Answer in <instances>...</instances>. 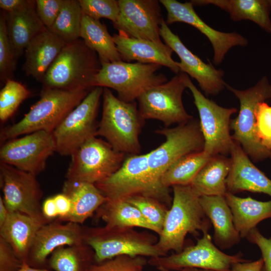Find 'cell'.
<instances>
[{
	"label": "cell",
	"mask_w": 271,
	"mask_h": 271,
	"mask_svg": "<svg viewBox=\"0 0 271 271\" xmlns=\"http://www.w3.org/2000/svg\"><path fill=\"white\" fill-rule=\"evenodd\" d=\"M173 200L167 211L162 231L156 246L167 255L168 251L181 252L187 234L208 233L211 223L201 205L200 196L190 185H175Z\"/></svg>",
	"instance_id": "obj_1"
},
{
	"label": "cell",
	"mask_w": 271,
	"mask_h": 271,
	"mask_svg": "<svg viewBox=\"0 0 271 271\" xmlns=\"http://www.w3.org/2000/svg\"><path fill=\"white\" fill-rule=\"evenodd\" d=\"M90 91L42 87L39 100L23 118L2 130L1 140L9 141L40 130L52 133Z\"/></svg>",
	"instance_id": "obj_2"
},
{
	"label": "cell",
	"mask_w": 271,
	"mask_h": 271,
	"mask_svg": "<svg viewBox=\"0 0 271 271\" xmlns=\"http://www.w3.org/2000/svg\"><path fill=\"white\" fill-rule=\"evenodd\" d=\"M101 66L97 53L80 38L65 45L41 83L43 87L91 91Z\"/></svg>",
	"instance_id": "obj_3"
},
{
	"label": "cell",
	"mask_w": 271,
	"mask_h": 271,
	"mask_svg": "<svg viewBox=\"0 0 271 271\" xmlns=\"http://www.w3.org/2000/svg\"><path fill=\"white\" fill-rule=\"evenodd\" d=\"M102 97V112L96 136L104 138L116 152L139 154V134L144 120L137 103L120 100L108 88H103Z\"/></svg>",
	"instance_id": "obj_4"
},
{
	"label": "cell",
	"mask_w": 271,
	"mask_h": 271,
	"mask_svg": "<svg viewBox=\"0 0 271 271\" xmlns=\"http://www.w3.org/2000/svg\"><path fill=\"white\" fill-rule=\"evenodd\" d=\"M95 185L107 199L145 196L159 200L169 208L172 202L169 188L153 179L147 154L129 155L114 173Z\"/></svg>",
	"instance_id": "obj_5"
},
{
	"label": "cell",
	"mask_w": 271,
	"mask_h": 271,
	"mask_svg": "<svg viewBox=\"0 0 271 271\" xmlns=\"http://www.w3.org/2000/svg\"><path fill=\"white\" fill-rule=\"evenodd\" d=\"M133 227H84V243L94 251L95 261L100 262L118 255L157 257L167 255L158 248L157 237Z\"/></svg>",
	"instance_id": "obj_6"
},
{
	"label": "cell",
	"mask_w": 271,
	"mask_h": 271,
	"mask_svg": "<svg viewBox=\"0 0 271 271\" xmlns=\"http://www.w3.org/2000/svg\"><path fill=\"white\" fill-rule=\"evenodd\" d=\"M101 64L94 87L112 88L118 98L126 102L135 101L148 89L168 81L158 72L162 67L158 64L123 61Z\"/></svg>",
	"instance_id": "obj_7"
},
{
	"label": "cell",
	"mask_w": 271,
	"mask_h": 271,
	"mask_svg": "<svg viewBox=\"0 0 271 271\" xmlns=\"http://www.w3.org/2000/svg\"><path fill=\"white\" fill-rule=\"evenodd\" d=\"M225 87L238 98L240 104L238 115L230 121L233 140L255 162L270 158L271 151L260 144L255 132L256 107L271 98V84L267 78L263 76L253 86L245 90L235 89L227 83Z\"/></svg>",
	"instance_id": "obj_8"
},
{
	"label": "cell",
	"mask_w": 271,
	"mask_h": 271,
	"mask_svg": "<svg viewBox=\"0 0 271 271\" xmlns=\"http://www.w3.org/2000/svg\"><path fill=\"white\" fill-rule=\"evenodd\" d=\"M155 132L164 136L165 141L147 153L148 163L153 179L162 184L161 178L167 169L182 157L203 151L204 140L199 120L194 118L176 127L157 129Z\"/></svg>",
	"instance_id": "obj_9"
},
{
	"label": "cell",
	"mask_w": 271,
	"mask_h": 271,
	"mask_svg": "<svg viewBox=\"0 0 271 271\" xmlns=\"http://www.w3.org/2000/svg\"><path fill=\"white\" fill-rule=\"evenodd\" d=\"M124 155L115 151L107 142L92 137L70 156L66 179L95 184L110 177L121 167Z\"/></svg>",
	"instance_id": "obj_10"
},
{
	"label": "cell",
	"mask_w": 271,
	"mask_h": 271,
	"mask_svg": "<svg viewBox=\"0 0 271 271\" xmlns=\"http://www.w3.org/2000/svg\"><path fill=\"white\" fill-rule=\"evenodd\" d=\"M189 77L186 73L180 72L169 81L144 92L137 99L143 119L160 120L166 127L192 119L193 117L187 112L182 101Z\"/></svg>",
	"instance_id": "obj_11"
},
{
	"label": "cell",
	"mask_w": 271,
	"mask_h": 271,
	"mask_svg": "<svg viewBox=\"0 0 271 271\" xmlns=\"http://www.w3.org/2000/svg\"><path fill=\"white\" fill-rule=\"evenodd\" d=\"M103 88L95 87L52 132L56 151L71 156L90 138L96 137V117Z\"/></svg>",
	"instance_id": "obj_12"
},
{
	"label": "cell",
	"mask_w": 271,
	"mask_h": 271,
	"mask_svg": "<svg viewBox=\"0 0 271 271\" xmlns=\"http://www.w3.org/2000/svg\"><path fill=\"white\" fill-rule=\"evenodd\" d=\"M187 86L192 94L200 117L204 140L203 151L209 157L230 154L234 141L230 133V117L237 109L223 107L206 98L189 77Z\"/></svg>",
	"instance_id": "obj_13"
},
{
	"label": "cell",
	"mask_w": 271,
	"mask_h": 271,
	"mask_svg": "<svg viewBox=\"0 0 271 271\" xmlns=\"http://www.w3.org/2000/svg\"><path fill=\"white\" fill-rule=\"evenodd\" d=\"M203 234L195 244L178 253L151 257L148 263L161 271L181 270L185 268L230 271L234 263L248 261L240 253L231 255L223 252L213 244L208 233Z\"/></svg>",
	"instance_id": "obj_14"
},
{
	"label": "cell",
	"mask_w": 271,
	"mask_h": 271,
	"mask_svg": "<svg viewBox=\"0 0 271 271\" xmlns=\"http://www.w3.org/2000/svg\"><path fill=\"white\" fill-rule=\"evenodd\" d=\"M0 179L3 199L9 212L27 215L42 224L51 222L42 212L43 193L36 176L1 163Z\"/></svg>",
	"instance_id": "obj_15"
},
{
	"label": "cell",
	"mask_w": 271,
	"mask_h": 271,
	"mask_svg": "<svg viewBox=\"0 0 271 271\" xmlns=\"http://www.w3.org/2000/svg\"><path fill=\"white\" fill-rule=\"evenodd\" d=\"M56 147L52 133L40 130L7 141L0 149L1 163L35 176L42 172Z\"/></svg>",
	"instance_id": "obj_16"
},
{
	"label": "cell",
	"mask_w": 271,
	"mask_h": 271,
	"mask_svg": "<svg viewBox=\"0 0 271 271\" xmlns=\"http://www.w3.org/2000/svg\"><path fill=\"white\" fill-rule=\"evenodd\" d=\"M119 14L113 23L119 34L129 38L163 44L161 39L163 18L157 0H119Z\"/></svg>",
	"instance_id": "obj_17"
},
{
	"label": "cell",
	"mask_w": 271,
	"mask_h": 271,
	"mask_svg": "<svg viewBox=\"0 0 271 271\" xmlns=\"http://www.w3.org/2000/svg\"><path fill=\"white\" fill-rule=\"evenodd\" d=\"M165 8L167 12L166 23L171 24L181 22L188 24L198 30L211 43L213 51V63L221 64L228 51L233 47H245L248 44L247 39L235 32L226 33L211 28L197 14L191 3H181L176 0L159 1Z\"/></svg>",
	"instance_id": "obj_18"
},
{
	"label": "cell",
	"mask_w": 271,
	"mask_h": 271,
	"mask_svg": "<svg viewBox=\"0 0 271 271\" xmlns=\"http://www.w3.org/2000/svg\"><path fill=\"white\" fill-rule=\"evenodd\" d=\"M160 36L165 44L179 57L180 62H177V64L180 72L194 78L207 96L216 95L226 88V83L223 79L224 72L203 62L190 51L178 36L171 30L164 20L161 24Z\"/></svg>",
	"instance_id": "obj_19"
},
{
	"label": "cell",
	"mask_w": 271,
	"mask_h": 271,
	"mask_svg": "<svg viewBox=\"0 0 271 271\" xmlns=\"http://www.w3.org/2000/svg\"><path fill=\"white\" fill-rule=\"evenodd\" d=\"M84 243V227L79 224L59 221L42 225L38 230L31 247L28 264L39 265L57 248Z\"/></svg>",
	"instance_id": "obj_20"
},
{
	"label": "cell",
	"mask_w": 271,
	"mask_h": 271,
	"mask_svg": "<svg viewBox=\"0 0 271 271\" xmlns=\"http://www.w3.org/2000/svg\"><path fill=\"white\" fill-rule=\"evenodd\" d=\"M230 155L231 167L226 180L227 191L233 194L246 191L261 193L271 197V180L251 162L235 141Z\"/></svg>",
	"instance_id": "obj_21"
},
{
	"label": "cell",
	"mask_w": 271,
	"mask_h": 271,
	"mask_svg": "<svg viewBox=\"0 0 271 271\" xmlns=\"http://www.w3.org/2000/svg\"><path fill=\"white\" fill-rule=\"evenodd\" d=\"M112 37L122 61L156 64L169 68L176 74L180 72L177 62L172 57L174 51L166 44L131 38L119 33Z\"/></svg>",
	"instance_id": "obj_22"
},
{
	"label": "cell",
	"mask_w": 271,
	"mask_h": 271,
	"mask_svg": "<svg viewBox=\"0 0 271 271\" xmlns=\"http://www.w3.org/2000/svg\"><path fill=\"white\" fill-rule=\"evenodd\" d=\"M67 43L46 29L35 37L25 50L23 70L40 82Z\"/></svg>",
	"instance_id": "obj_23"
},
{
	"label": "cell",
	"mask_w": 271,
	"mask_h": 271,
	"mask_svg": "<svg viewBox=\"0 0 271 271\" xmlns=\"http://www.w3.org/2000/svg\"><path fill=\"white\" fill-rule=\"evenodd\" d=\"M6 21L9 39L17 59L29 42L47 29L37 15L36 1L30 0L20 9L6 13Z\"/></svg>",
	"instance_id": "obj_24"
},
{
	"label": "cell",
	"mask_w": 271,
	"mask_h": 271,
	"mask_svg": "<svg viewBox=\"0 0 271 271\" xmlns=\"http://www.w3.org/2000/svg\"><path fill=\"white\" fill-rule=\"evenodd\" d=\"M203 210L212 224L213 239L216 245L227 249L237 244L241 237L236 229L233 216L224 196H201L199 198Z\"/></svg>",
	"instance_id": "obj_25"
},
{
	"label": "cell",
	"mask_w": 271,
	"mask_h": 271,
	"mask_svg": "<svg viewBox=\"0 0 271 271\" xmlns=\"http://www.w3.org/2000/svg\"><path fill=\"white\" fill-rule=\"evenodd\" d=\"M62 193L70 199L71 210L68 216L57 220L59 222L66 221L82 225L107 200V198L95 184L86 182L66 180Z\"/></svg>",
	"instance_id": "obj_26"
},
{
	"label": "cell",
	"mask_w": 271,
	"mask_h": 271,
	"mask_svg": "<svg viewBox=\"0 0 271 271\" xmlns=\"http://www.w3.org/2000/svg\"><path fill=\"white\" fill-rule=\"evenodd\" d=\"M193 6L208 5L227 12L231 20L251 21L264 31L271 34V0H192Z\"/></svg>",
	"instance_id": "obj_27"
},
{
	"label": "cell",
	"mask_w": 271,
	"mask_h": 271,
	"mask_svg": "<svg viewBox=\"0 0 271 271\" xmlns=\"http://www.w3.org/2000/svg\"><path fill=\"white\" fill-rule=\"evenodd\" d=\"M42 225L27 215L9 212L7 219L0 227V237L11 246L23 263H28L33 241Z\"/></svg>",
	"instance_id": "obj_28"
},
{
	"label": "cell",
	"mask_w": 271,
	"mask_h": 271,
	"mask_svg": "<svg viewBox=\"0 0 271 271\" xmlns=\"http://www.w3.org/2000/svg\"><path fill=\"white\" fill-rule=\"evenodd\" d=\"M224 197L241 238H246L249 232L261 221L271 218V200L260 201L251 197L240 198L229 192Z\"/></svg>",
	"instance_id": "obj_29"
},
{
	"label": "cell",
	"mask_w": 271,
	"mask_h": 271,
	"mask_svg": "<svg viewBox=\"0 0 271 271\" xmlns=\"http://www.w3.org/2000/svg\"><path fill=\"white\" fill-rule=\"evenodd\" d=\"M231 167V158L217 155L211 157L190 185L199 196H222L228 192L226 180Z\"/></svg>",
	"instance_id": "obj_30"
},
{
	"label": "cell",
	"mask_w": 271,
	"mask_h": 271,
	"mask_svg": "<svg viewBox=\"0 0 271 271\" xmlns=\"http://www.w3.org/2000/svg\"><path fill=\"white\" fill-rule=\"evenodd\" d=\"M80 38L97 53L101 63L122 61L113 37L99 21L83 14Z\"/></svg>",
	"instance_id": "obj_31"
},
{
	"label": "cell",
	"mask_w": 271,
	"mask_h": 271,
	"mask_svg": "<svg viewBox=\"0 0 271 271\" xmlns=\"http://www.w3.org/2000/svg\"><path fill=\"white\" fill-rule=\"evenodd\" d=\"M108 226L138 227L155 232L154 228L146 220L139 210L124 199H107L96 211Z\"/></svg>",
	"instance_id": "obj_32"
},
{
	"label": "cell",
	"mask_w": 271,
	"mask_h": 271,
	"mask_svg": "<svg viewBox=\"0 0 271 271\" xmlns=\"http://www.w3.org/2000/svg\"><path fill=\"white\" fill-rule=\"evenodd\" d=\"M93 260L94 251L84 243L57 248L51 254L49 264L55 271H87Z\"/></svg>",
	"instance_id": "obj_33"
},
{
	"label": "cell",
	"mask_w": 271,
	"mask_h": 271,
	"mask_svg": "<svg viewBox=\"0 0 271 271\" xmlns=\"http://www.w3.org/2000/svg\"><path fill=\"white\" fill-rule=\"evenodd\" d=\"M211 157L203 151L186 155L172 164L161 178L167 188L175 185H190L195 177Z\"/></svg>",
	"instance_id": "obj_34"
},
{
	"label": "cell",
	"mask_w": 271,
	"mask_h": 271,
	"mask_svg": "<svg viewBox=\"0 0 271 271\" xmlns=\"http://www.w3.org/2000/svg\"><path fill=\"white\" fill-rule=\"evenodd\" d=\"M83 13L79 0H65L52 27L48 29L68 43L80 39Z\"/></svg>",
	"instance_id": "obj_35"
},
{
	"label": "cell",
	"mask_w": 271,
	"mask_h": 271,
	"mask_svg": "<svg viewBox=\"0 0 271 271\" xmlns=\"http://www.w3.org/2000/svg\"><path fill=\"white\" fill-rule=\"evenodd\" d=\"M30 94V91L20 82L13 79L6 81L0 91L1 121L8 120Z\"/></svg>",
	"instance_id": "obj_36"
},
{
	"label": "cell",
	"mask_w": 271,
	"mask_h": 271,
	"mask_svg": "<svg viewBox=\"0 0 271 271\" xmlns=\"http://www.w3.org/2000/svg\"><path fill=\"white\" fill-rule=\"evenodd\" d=\"M137 207L159 235L163 229L169 208L159 200L148 196H133L126 199Z\"/></svg>",
	"instance_id": "obj_37"
},
{
	"label": "cell",
	"mask_w": 271,
	"mask_h": 271,
	"mask_svg": "<svg viewBox=\"0 0 271 271\" xmlns=\"http://www.w3.org/2000/svg\"><path fill=\"white\" fill-rule=\"evenodd\" d=\"M17 60L8 35L6 13L3 11L0 15V79L2 81L6 82L8 80L12 79Z\"/></svg>",
	"instance_id": "obj_38"
},
{
	"label": "cell",
	"mask_w": 271,
	"mask_h": 271,
	"mask_svg": "<svg viewBox=\"0 0 271 271\" xmlns=\"http://www.w3.org/2000/svg\"><path fill=\"white\" fill-rule=\"evenodd\" d=\"M148 263L144 256L120 255L92 263L87 271H143Z\"/></svg>",
	"instance_id": "obj_39"
},
{
	"label": "cell",
	"mask_w": 271,
	"mask_h": 271,
	"mask_svg": "<svg viewBox=\"0 0 271 271\" xmlns=\"http://www.w3.org/2000/svg\"><path fill=\"white\" fill-rule=\"evenodd\" d=\"M83 14L94 20L109 19L112 23L117 20L119 14L118 1L79 0Z\"/></svg>",
	"instance_id": "obj_40"
},
{
	"label": "cell",
	"mask_w": 271,
	"mask_h": 271,
	"mask_svg": "<svg viewBox=\"0 0 271 271\" xmlns=\"http://www.w3.org/2000/svg\"><path fill=\"white\" fill-rule=\"evenodd\" d=\"M255 116L256 137L263 147L271 151V106L265 102L258 103Z\"/></svg>",
	"instance_id": "obj_41"
},
{
	"label": "cell",
	"mask_w": 271,
	"mask_h": 271,
	"mask_svg": "<svg viewBox=\"0 0 271 271\" xmlns=\"http://www.w3.org/2000/svg\"><path fill=\"white\" fill-rule=\"evenodd\" d=\"M65 0H36L37 15L47 29H50L58 17Z\"/></svg>",
	"instance_id": "obj_42"
},
{
	"label": "cell",
	"mask_w": 271,
	"mask_h": 271,
	"mask_svg": "<svg viewBox=\"0 0 271 271\" xmlns=\"http://www.w3.org/2000/svg\"><path fill=\"white\" fill-rule=\"evenodd\" d=\"M246 238L261 251L263 264L260 271H271V239L264 237L256 227L249 232Z\"/></svg>",
	"instance_id": "obj_43"
},
{
	"label": "cell",
	"mask_w": 271,
	"mask_h": 271,
	"mask_svg": "<svg viewBox=\"0 0 271 271\" xmlns=\"http://www.w3.org/2000/svg\"><path fill=\"white\" fill-rule=\"evenodd\" d=\"M23 263L11 246L0 237V271H17Z\"/></svg>",
	"instance_id": "obj_44"
},
{
	"label": "cell",
	"mask_w": 271,
	"mask_h": 271,
	"mask_svg": "<svg viewBox=\"0 0 271 271\" xmlns=\"http://www.w3.org/2000/svg\"><path fill=\"white\" fill-rule=\"evenodd\" d=\"M53 198L58 212L57 220H60L68 216L71 210V202L69 198L62 193L54 196Z\"/></svg>",
	"instance_id": "obj_45"
},
{
	"label": "cell",
	"mask_w": 271,
	"mask_h": 271,
	"mask_svg": "<svg viewBox=\"0 0 271 271\" xmlns=\"http://www.w3.org/2000/svg\"><path fill=\"white\" fill-rule=\"evenodd\" d=\"M262 264V258L253 261L238 262L232 265L230 271H260Z\"/></svg>",
	"instance_id": "obj_46"
},
{
	"label": "cell",
	"mask_w": 271,
	"mask_h": 271,
	"mask_svg": "<svg viewBox=\"0 0 271 271\" xmlns=\"http://www.w3.org/2000/svg\"><path fill=\"white\" fill-rule=\"evenodd\" d=\"M42 209L44 216L50 221L58 217V212L53 197H49L44 201L42 204Z\"/></svg>",
	"instance_id": "obj_47"
},
{
	"label": "cell",
	"mask_w": 271,
	"mask_h": 271,
	"mask_svg": "<svg viewBox=\"0 0 271 271\" xmlns=\"http://www.w3.org/2000/svg\"><path fill=\"white\" fill-rule=\"evenodd\" d=\"M30 0H0V8L6 13L16 11L26 5Z\"/></svg>",
	"instance_id": "obj_48"
},
{
	"label": "cell",
	"mask_w": 271,
	"mask_h": 271,
	"mask_svg": "<svg viewBox=\"0 0 271 271\" xmlns=\"http://www.w3.org/2000/svg\"><path fill=\"white\" fill-rule=\"evenodd\" d=\"M9 214V211L6 206L3 197H0V227L6 222Z\"/></svg>",
	"instance_id": "obj_49"
},
{
	"label": "cell",
	"mask_w": 271,
	"mask_h": 271,
	"mask_svg": "<svg viewBox=\"0 0 271 271\" xmlns=\"http://www.w3.org/2000/svg\"><path fill=\"white\" fill-rule=\"evenodd\" d=\"M17 271H49L46 269L37 268L31 266L28 263H24L22 267Z\"/></svg>",
	"instance_id": "obj_50"
},
{
	"label": "cell",
	"mask_w": 271,
	"mask_h": 271,
	"mask_svg": "<svg viewBox=\"0 0 271 271\" xmlns=\"http://www.w3.org/2000/svg\"><path fill=\"white\" fill-rule=\"evenodd\" d=\"M180 271H200V269L196 268H185Z\"/></svg>",
	"instance_id": "obj_51"
},
{
	"label": "cell",
	"mask_w": 271,
	"mask_h": 271,
	"mask_svg": "<svg viewBox=\"0 0 271 271\" xmlns=\"http://www.w3.org/2000/svg\"><path fill=\"white\" fill-rule=\"evenodd\" d=\"M200 271H213V270H206V269H200Z\"/></svg>",
	"instance_id": "obj_52"
},
{
	"label": "cell",
	"mask_w": 271,
	"mask_h": 271,
	"mask_svg": "<svg viewBox=\"0 0 271 271\" xmlns=\"http://www.w3.org/2000/svg\"><path fill=\"white\" fill-rule=\"evenodd\" d=\"M270 159H271V156L270 157Z\"/></svg>",
	"instance_id": "obj_53"
}]
</instances>
